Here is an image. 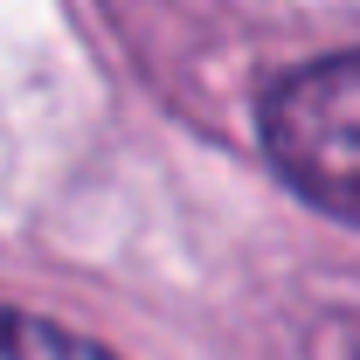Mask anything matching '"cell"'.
I'll use <instances>...</instances> for the list:
<instances>
[{"label":"cell","mask_w":360,"mask_h":360,"mask_svg":"<svg viewBox=\"0 0 360 360\" xmlns=\"http://www.w3.org/2000/svg\"><path fill=\"white\" fill-rule=\"evenodd\" d=\"M0 360H111V354H104L97 340H84V333L42 319V312L0 305Z\"/></svg>","instance_id":"2"},{"label":"cell","mask_w":360,"mask_h":360,"mask_svg":"<svg viewBox=\"0 0 360 360\" xmlns=\"http://www.w3.org/2000/svg\"><path fill=\"white\" fill-rule=\"evenodd\" d=\"M257 132L312 208L360 229V49L284 70L257 104Z\"/></svg>","instance_id":"1"}]
</instances>
